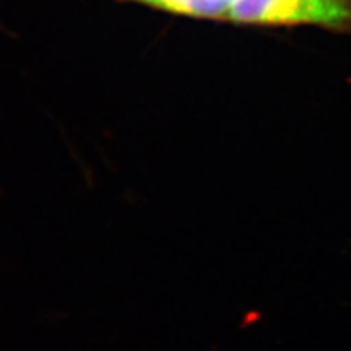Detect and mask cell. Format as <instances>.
<instances>
[{
  "label": "cell",
  "mask_w": 351,
  "mask_h": 351,
  "mask_svg": "<svg viewBox=\"0 0 351 351\" xmlns=\"http://www.w3.org/2000/svg\"><path fill=\"white\" fill-rule=\"evenodd\" d=\"M228 24L256 28L311 25L351 34V0H237Z\"/></svg>",
  "instance_id": "obj_1"
},
{
  "label": "cell",
  "mask_w": 351,
  "mask_h": 351,
  "mask_svg": "<svg viewBox=\"0 0 351 351\" xmlns=\"http://www.w3.org/2000/svg\"><path fill=\"white\" fill-rule=\"evenodd\" d=\"M132 2L171 16L228 24L230 14L237 0H132Z\"/></svg>",
  "instance_id": "obj_2"
}]
</instances>
